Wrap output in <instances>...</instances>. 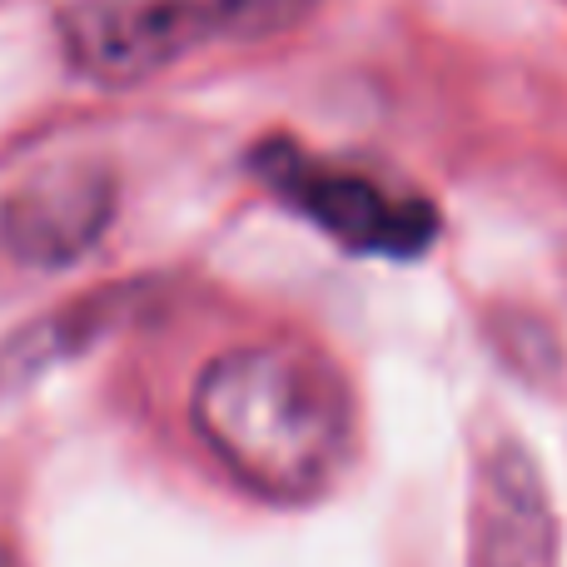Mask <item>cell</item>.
Masks as SVG:
<instances>
[{"label": "cell", "mask_w": 567, "mask_h": 567, "mask_svg": "<svg viewBox=\"0 0 567 567\" xmlns=\"http://www.w3.org/2000/svg\"><path fill=\"white\" fill-rule=\"evenodd\" d=\"M313 0H70L55 35L70 70L95 85H140L235 40L293 30Z\"/></svg>", "instance_id": "cell-2"}, {"label": "cell", "mask_w": 567, "mask_h": 567, "mask_svg": "<svg viewBox=\"0 0 567 567\" xmlns=\"http://www.w3.org/2000/svg\"><path fill=\"white\" fill-rule=\"evenodd\" d=\"M473 567H558V518L538 463L498 439L473 473Z\"/></svg>", "instance_id": "cell-5"}, {"label": "cell", "mask_w": 567, "mask_h": 567, "mask_svg": "<svg viewBox=\"0 0 567 567\" xmlns=\"http://www.w3.org/2000/svg\"><path fill=\"white\" fill-rule=\"evenodd\" d=\"M255 175L275 189L289 209H299L309 225H319L333 245L353 255H383V259H419L439 239V209L419 195H393L363 175L333 169L313 159L309 150L269 140L249 155Z\"/></svg>", "instance_id": "cell-3"}, {"label": "cell", "mask_w": 567, "mask_h": 567, "mask_svg": "<svg viewBox=\"0 0 567 567\" xmlns=\"http://www.w3.org/2000/svg\"><path fill=\"white\" fill-rule=\"evenodd\" d=\"M205 449L269 503H309L339 478L353 443L343 379L299 343H245L209 359L189 393Z\"/></svg>", "instance_id": "cell-1"}, {"label": "cell", "mask_w": 567, "mask_h": 567, "mask_svg": "<svg viewBox=\"0 0 567 567\" xmlns=\"http://www.w3.org/2000/svg\"><path fill=\"white\" fill-rule=\"evenodd\" d=\"M115 219V175L100 159L40 165L0 199V239L20 265L65 269L105 239Z\"/></svg>", "instance_id": "cell-4"}, {"label": "cell", "mask_w": 567, "mask_h": 567, "mask_svg": "<svg viewBox=\"0 0 567 567\" xmlns=\"http://www.w3.org/2000/svg\"><path fill=\"white\" fill-rule=\"evenodd\" d=\"M0 567H10V558H6V548H0Z\"/></svg>", "instance_id": "cell-6"}]
</instances>
